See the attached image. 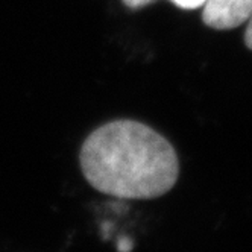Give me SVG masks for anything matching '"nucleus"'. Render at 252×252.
<instances>
[{"instance_id": "f03ea898", "label": "nucleus", "mask_w": 252, "mask_h": 252, "mask_svg": "<svg viewBox=\"0 0 252 252\" xmlns=\"http://www.w3.org/2000/svg\"><path fill=\"white\" fill-rule=\"evenodd\" d=\"M251 15L252 0H205L202 5V22L218 31L239 28Z\"/></svg>"}, {"instance_id": "7ed1b4c3", "label": "nucleus", "mask_w": 252, "mask_h": 252, "mask_svg": "<svg viewBox=\"0 0 252 252\" xmlns=\"http://www.w3.org/2000/svg\"><path fill=\"white\" fill-rule=\"evenodd\" d=\"M170 2L181 9H197L205 3V0H170Z\"/></svg>"}, {"instance_id": "39448f33", "label": "nucleus", "mask_w": 252, "mask_h": 252, "mask_svg": "<svg viewBox=\"0 0 252 252\" xmlns=\"http://www.w3.org/2000/svg\"><path fill=\"white\" fill-rule=\"evenodd\" d=\"M245 44L248 49L252 50V15L248 20V26H246V32H245Z\"/></svg>"}, {"instance_id": "f257e3e1", "label": "nucleus", "mask_w": 252, "mask_h": 252, "mask_svg": "<svg viewBox=\"0 0 252 252\" xmlns=\"http://www.w3.org/2000/svg\"><path fill=\"white\" fill-rule=\"evenodd\" d=\"M81 169L88 184L120 199H154L178 181L173 146L148 125L134 120L106 123L81 148Z\"/></svg>"}, {"instance_id": "20e7f679", "label": "nucleus", "mask_w": 252, "mask_h": 252, "mask_svg": "<svg viewBox=\"0 0 252 252\" xmlns=\"http://www.w3.org/2000/svg\"><path fill=\"white\" fill-rule=\"evenodd\" d=\"M152 2L154 0H123L125 6H128L129 9H140V8L146 6Z\"/></svg>"}]
</instances>
